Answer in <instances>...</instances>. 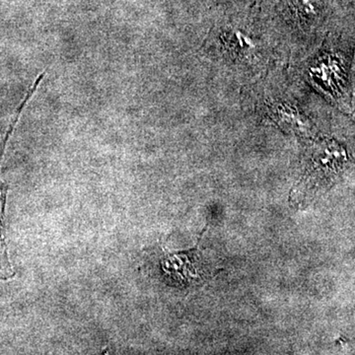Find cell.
I'll list each match as a JSON object with an SVG mask.
<instances>
[{
	"label": "cell",
	"instance_id": "obj_1",
	"mask_svg": "<svg viewBox=\"0 0 355 355\" xmlns=\"http://www.w3.org/2000/svg\"><path fill=\"white\" fill-rule=\"evenodd\" d=\"M202 58L217 73L247 86L275 65L289 64L273 24L225 22L214 26L202 46Z\"/></svg>",
	"mask_w": 355,
	"mask_h": 355
},
{
	"label": "cell",
	"instance_id": "obj_2",
	"mask_svg": "<svg viewBox=\"0 0 355 355\" xmlns=\"http://www.w3.org/2000/svg\"><path fill=\"white\" fill-rule=\"evenodd\" d=\"M248 87L247 104L254 114L291 132L314 130L312 114H316L304 99L310 86L291 64L275 65Z\"/></svg>",
	"mask_w": 355,
	"mask_h": 355
},
{
	"label": "cell",
	"instance_id": "obj_3",
	"mask_svg": "<svg viewBox=\"0 0 355 355\" xmlns=\"http://www.w3.org/2000/svg\"><path fill=\"white\" fill-rule=\"evenodd\" d=\"M289 64L327 101L340 111L354 112V36L329 33L309 55Z\"/></svg>",
	"mask_w": 355,
	"mask_h": 355
},
{
	"label": "cell",
	"instance_id": "obj_4",
	"mask_svg": "<svg viewBox=\"0 0 355 355\" xmlns=\"http://www.w3.org/2000/svg\"><path fill=\"white\" fill-rule=\"evenodd\" d=\"M200 243L188 251L166 254L161 260V270L169 284L176 286H195L211 275L203 258Z\"/></svg>",
	"mask_w": 355,
	"mask_h": 355
},
{
	"label": "cell",
	"instance_id": "obj_5",
	"mask_svg": "<svg viewBox=\"0 0 355 355\" xmlns=\"http://www.w3.org/2000/svg\"><path fill=\"white\" fill-rule=\"evenodd\" d=\"M41 83L42 78L38 77L35 80V83L32 84L31 87L29 88L27 94L25 96L24 100L21 103L19 108L17 109L15 114H14L6 135L0 141V167H1L2 159H3L4 153H6L7 144H8L11 135H12L14 128H15L16 125H17L18 121L20 120L23 110L26 108L28 102L31 100L33 96L36 93L37 89H38ZM8 189V186L4 183L1 175H0V279L2 280L11 279L15 275L10 260H9V254L8 251H7L6 242V223H4V219H6V205Z\"/></svg>",
	"mask_w": 355,
	"mask_h": 355
}]
</instances>
